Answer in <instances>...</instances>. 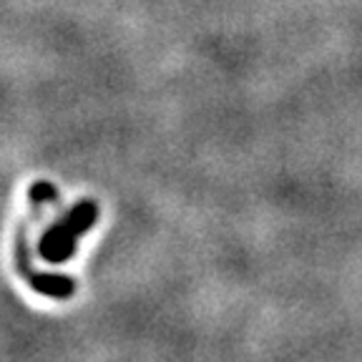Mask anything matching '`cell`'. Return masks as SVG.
<instances>
[{
  "mask_svg": "<svg viewBox=\"0 0 362 362\" xmlns=\"http://www.w3.org/2000/svg\"><path fill=\"white\" fill-rule=\"evenodd\" d=\"M98 219V204L93 199H83L68 209L48 232L40 237L38 242V255L51 264H61V262L71 259L76 252V242L83 237L90 226Z\"/></svg>",
  "mask_w": 362,
  "mask_h": 362,
  "instance_id": "cell-1",
  "label": "cell"
},
{
  "mask_svg": "<svg viewBox=\"0 0 362 362\" xmlns=\"http://www.w3.org/2000/svg\"><path fill=\"white\" fill-rule=\"evenodd\" d=\"M16 257H18V267H21V272L28 277V282H30V287H33V289L48 294V297H61V300H63V297H68V294H74V279L61 277V274H38V272L30 269L25 226H21V229H18Z\"/></svg>",
  "mask_w": 362,
  "mask_h": 362,
  "instance_id": "cell-2",
  "label": "cell"
}]
</instances>
